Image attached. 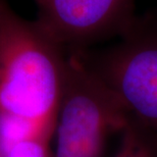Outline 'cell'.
<instances>
[{"mask_svg": "<svg viewBox=\"0 0 157 157\" xmlns=\"http://www.w3.org/2000/svg\"><path fill=\"white\" fill-rule=\"evenodd\" d=\"M67 51L6 5L0 20V113L54 134Z\"/></svg>", "mask_w": 157, "mask_h": 157, "instance_id": "cell-1", "label": "cell"}, {"mask_svg": "<svg viewBox=\"0 0 157 157\" xmlns=\"http://www.w3.org/2000/svg\"><path fill=\"white\" fill-rule=\"evenodd\" d=\"M127 121L110 91L78 52H67L52 157H101L108 137L121 132Z\"/></svg>", "mask_w": 157, "mask_h": 157, "instance_id": "cell-2", "label": "cell"}, {"mask_svg": "<svg viewBox=\"0 0 157 157\" xmlns=\"http://www.w3.org/2000/svg\"><path fill=\"white\" fill-rule=\"evenodd\" d=\"M128 118L157 135V32L133 23L117 44L101 52L77 51Z\"/></svg>", "mask_w": 157, "mask_h": 157, "instance_id": "cell-3", "label": "cell"}, {"mask_svg": "<svg viewBox=\"0 0 157 157\" xmlns=\"http://www.w3.org/2000/svg\"><path fill=\"white\" fill-rule=\"evenodd\" d=\"M34 21L41 31L65 51L85 47L114 35L122 36L133 25L134 0H33Z\"/></svg>", "mask_w": 157, "mask_h": 157, "instance_id": "cell-4", "label": "cell"}, {"mask_svg": "<svg viewBox=\"0 0 157 157\" xmlns=\"http://www.w3.org/2000/svg\"><path fill=\"white\" fill-rule=\"evenodd\" d=\"M121 133V145L113 157H157L156 134L128 117Z\"/></svg>", "mask_w": 157, "mask_h": 157, "instance_id": "cell-5", "label": "cell"}, {"mask_svg": "<svg viewBox=\"0 0 157 157\" xmlns=\"http://www.w3.org/2000/svg\"><path fill=\"white\" fill-rule=\"evenodd\" d=\"M52 136L39 135L13 144L2 154V157H52L50 142Z\"/></svg>", "mask_w": 157, "mask_h": 157, "instance_id": "cell-6", "label": "cell"}, {"mask_svg": "<svg viewBox=\"0 0 157 157\" xmlns=\"http://www.w3.org/2000/svg\"><path fill=\"white\" fill-rule=\"evenodd\" d=\"M5 7H6V4H5V3H3L1 0H0V20H1L2 13H3V11H4Z\"/></svg>", "mask_w": 157, "mask_h": 157, "instance_id": "cell-7", "label": "cell"}, {"mask_svg": "<svg viewBox=\"0 0 157 157\" xmlns=\"http://www.w3.org/2000/svg\"><path fill=\"white\" fill-rule=\"evenodd\" d=\"M0 155H2V154H1V152H0Z\"/></svg>", "mask_w": 157, "mask_h": 157, "instance_id": "cell-8", "label": "cell"}, {"mask_svg": "<svg viewBox=\"0 0 157 157\" xmlns=\"http://www.w3.org/2000/svg\"><path fill=\"white\" fill-rule=\"evenodd\" d=\"M0 157H2V155H0Z\"/></svg>", "mask_w": 157, "mask_h": 157, "instance_id": "cell-9", "label": "cell"}]
</instances>
